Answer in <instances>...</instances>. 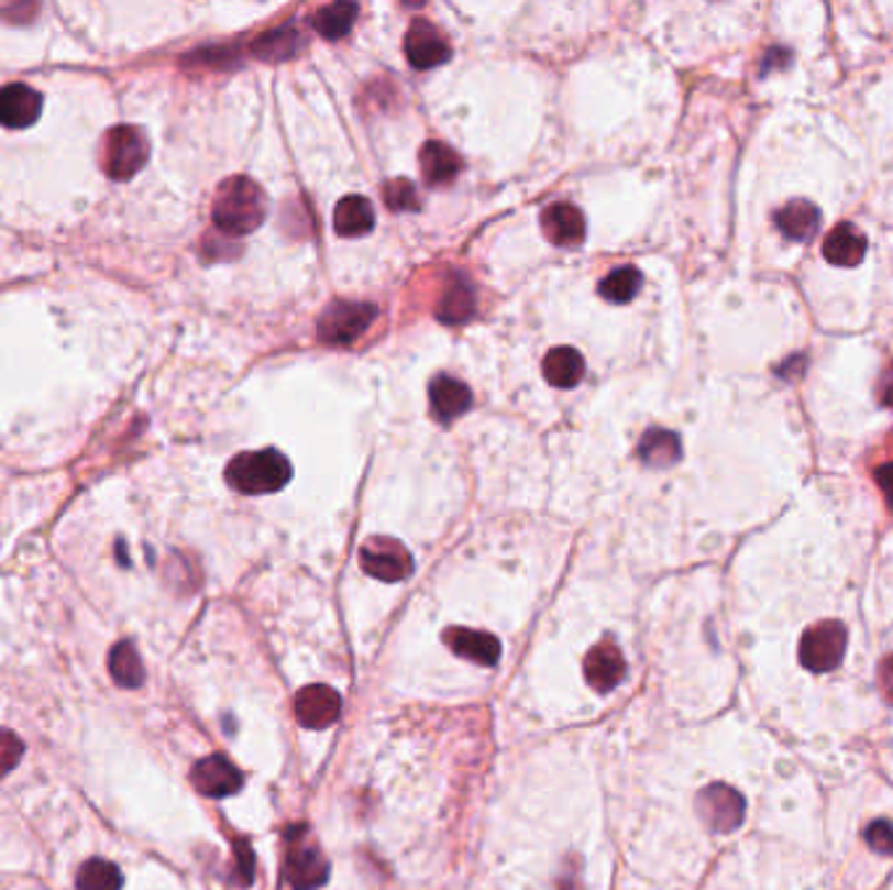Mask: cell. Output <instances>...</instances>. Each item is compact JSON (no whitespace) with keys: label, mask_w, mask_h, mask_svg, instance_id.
<instances>
[{"label":"cell","mask_w":893,"mask_h":890,"mask_svg":"<svg viewBox=\"0 0 893 890\" xmlns=\"http://www.w3.org/2000/svg\"><path fill=\"white\" fill-rule=\"evenodd\" d=\"M42 113V97L26 84H9L0 89V125L5 129H30Z\"/></svg>","instance_id":"12"},{"label":"cell","mask_w":893,"mask_h":890,"mask_svg":"<svg viewBox=\"0 0 893 890\" xmlns=\"http://www.w3.org/2000/svg\"><path fill=\"white\" fill-rule=\"evenodd\" d=\"M543 376L551 387L572 389L585 376V361L575 348H554L543 359Z\"/></svg>","instance_id":"21"},{"label":"cell","mask_w":893,"mask_h":890,"mask_svg":"<svg viewBox=\"0 0 893 890\" xmlns=\"http://www.w3.org/2000/svg\"><path fill=\"white\" fill-rule=\"evenodd\" d=\"M361 567L376 580L400 583L414 572V559H410L406 546L397 543L395 538H372L361 549Z\"/></svg>","instance_id":"7"},{"label":"cell","mask_w":893,"mask_h":890,"mask_svg":"<svg viewBox=\"0 0 893 890\" xmlns=\"http://www.w3.org/2000/svg\"><path fill=\"white\" fill-rule=\"evenodd\" d=\"M640 460L648 468H669L682 458L680 437L666 429H651L640 441Z\"/></svg>","instance_id":"23"},{"label":"cell","mask_w":893,"mask_h":890,"mask_svg":"<svg viewBox=\"0 0 893 890\" xmlns=\"http://www.w3.org/2000/svg\"><path fill=\"white\" fill-rule=\"evenodd\" d=\"M267 217V196L246 175H233L222 180L212 205V222L220 233L230 238L249 235Z\"/></svg>","instance_id":"1"},{"label":"cell","mask_w":893,"mask_h":890,"mask_svg":"<svg viewBox=\"0 0 893 890\" xmlns=\"http://www.w3.org/2000/svg\"><path fill=\"white\" fill-rule=\"evenodd\" d=\"M343 700L327 684H309L296 697V718L306 728H327L340 718Z\"/></svg>","instance_id":"10"},{"label":"cell","mask_w":893,"mask_h":890,"mask_svg":"<svg viewBox=\"0 0 893 890\" xmlns=\"http://www.w3.org/2000/svg\"><path fill=\"white\" fill-rule=\"evenodd\" d=\"M421 173L427 178V184L431 186H444L452 184L457 178L460 171H463V160L455 150L442 142H429L423 144L421 150Z\"/></svg>","instance_id":"19"},{"label":"cell","mask_w":893,"mask_h":890,"mask_svg":"<svg viewBox=\"0 0 893 890\" xmlns=\"http://www.w3.org/2000/svg\"><path fill=\"white\" fill-rule=\"evenodd\" d=\"M776 228L792 241H807L820 228V209L807 199H792L776 212Z\"/></svg>","instance_id":"18"},{"label":"cell","mask_w":893,"mask_h":890,"mask_svg":"<svg viewBox=\"0 0 893 890\" xmlns=\"http://www.w3.org/2000/svg\"><path fill=\"white\" fill-rule=\"evenodd\" d=\"M864 838H868V844L873 846L878 854H893V825L889 820H875V823H870Z\"/></svg>","instance_id":"31"},{"label":"cell","mask_w":893,"mask_h":890,"mask_svg":"<svg viewBox=\"0 0 893 890\" xmlns=\"http://www.w3.org/2000/svg\"><path fill=\"white\" fill-rule=\"evenodd\" d=\"M473 308H476V298H473L471 285L465 279H455L439 300L437 319L444 325H463L465 319L473 317Z\"/></svg>","instance_id":"24"},{"label":"cell","mask_w":893,"mask_h":890,"mask_svg":"<svg viewBox=\"0 0 893 890\" xmlns=\"http://www.w3.org/2000/svg\"><path fill=\"white\" fill-rule=\"evenodd\" d=\"M878 399H881V405H885V408L893 410V363L885 366L881 382H878Z\"/></svg>","instance_id":"34"},{"label":"cell","mask_w":893,"mask_h":890,"mask_svg":"<svg viewBox=\"0 0 893 890\" xmlns=\"http://www.w3.org/2000/svg\"><path fill=\"white\" fill-rule=\"evenodd\" d=\"M585 679H588L591 686L596 692H611L614 686L625 679V658L619 653L617 645L611 642H602L596 645V648L591 650L588 656H585Z\"/></svg>","instance_id":"13"},{"label":"cell","mask_w":893,"mask_h":890,"mask_svg":"<svg viewBox=\"0 0 893 890\" xmlns=\"http://www.w3.org/2000/svg\"><path fill=\"white\" fill-rule=\"evenodd\" d=\"M191 781L199 794H205L209 799H225L241 789L243 776L225 755H209V758L199 760L197 766H194Z\"/></svg>","instance_id":"9"},{"label":"cell","mask_w":893,"mask_h":890,"mask_svg":"<svg viewBox=\"0 0 893 890\" xmlns=\"http://www.w3.org/2000/svg\"><path fill=\"white\" fill-rule=\"evenodd\" d=\"M150 146L144 133L134 125H115L104 133L102 142V167L113 180H129L142 171Z\"/></svg>","instance_id":"3"},{"label":"cell","mask_w":893,"mask_h":890,"mask_svg":"<svg viewBox=\"0 0 893 890\" xmlns=\"http://www.w3.org/2000/svg\"><path fill=\"white\" fill-rule=\"evenodd\" d=\"M235 857H241V859H239V867H241V872H243V882H251V878H254V854H251L246 840H241V844H235Z\"/></svg>","instance_id":"35"},{"label":"cell","mask_w":893,"mask_h":890,"mask_svg":"<svg viewBox=\"0 0 893 890\" xmlns=\"http://www.w3.org/2000/svg\"><path fill=\"white\" fill-rule=\"evenodd\" d=\"M868 251V238L852 222H841L823 241V256L836 266H857Z\"/></svg>","instance_id":"17"},{"label":"cell","mask_w":893,"mask_h":890,"mask_svg":"<svg viewBox=\"0 0 893 890\" xmlns=\"http://www.w3.org/2000/svg\"><path fill=\"white\" fill-rule=\"evenodd\" d=\"M376 222L372 201L364 199V196H345V199L338 201V209H334V230H338L343 238H361L366 233H372Z\"/></svg>","instance_id":"20"},{"label":"cell","mask_w":893,"mask_h":890,"mask_svg":"<svg viewBox=\"0 0 893 890\" xmlns=\"http://www.w3.org/2000/svg\"><path fill=\"white\" fill-rule=\"evenodd\" d=\"M327 859L317 846L293 840L288 846V859H285V878L296 890H317L327 880Z\"/></svg>","instance_id":"11"},{"label":"cell","mask_w":893,"mask_h":890,"mask_svg":"<svg viewBox=\"0 0 893 890\" xmlns=\"http://www.w3.org/2000/svg\"><path fill=\"white\" fill-rule=\"evenodd\" d=\"M374 304H361V300H334L319 319V338L330 345H351L374 325L376 319Z\"/></svg>","instance_id":"4"},{"label":"cell","mask_w":893,"mask_h":890,"mask_svg":"<svg viewBox=\"0 0 893 890\" xmlns=\"http://www.w3.org/2000/svg\"><path fill=\"white\" fill-rule=\"evenodd\" d=\"M541 228L554 246H577L585 238V217L577 207L556 201L541 212Z\"/></svg>","instance_id":"14"},{"label":"cell","mask_w":893,"mask_h":890,"mask_svg":"<svg viewBox=\"0 0 893 890\" xmlns=\"http://www.w3.org/2000/svg\"><path fill=\"white\" fill-rule=\"evenodd\" d=\"M640 287H643V275H640L635 266H622V270L611 272L602 279L598 285V293L609 300V304H630V300L638 296Z\"/></svg>","instance_id":"27"},{"label":"cell","mask_w":893,"mask_h":890,"mask_svg":"<svg viewBox=\"0 0 893 890\" xmlns=\"http://www.w3.org/2000/svg\"><path fill=\"white\" fill-rule=\"evenodd\" d=\"M431 410H434L437 420L442 424H452V420L463 416V413L473 405V395L467 384L452 380V376H437L429 387Z\"/></svg>","instance_id":"16"},{"label":"cell","mask_w":893,"mask_h":890,"mask_svg":"<svg viewBox=\"0 0 893 890\" xmlns=\"http://www.w3.org/2000/svg\"><path fill=\"white\" fill-rule=\"evenodd\" d=\"M875 483L881 486V492L885 494V502L893 509V462H885L875 471Z\"/></svg>","instance_id":"33"},{"label":"cell","mask_w":893,"mask_h":890,"mask_svg":"<svg viewBox=\"0 0 893 890\" xmlns=\"http://www.w3.org/2000/svg\"><path fill=\"white\" fill-rule=\"evenodd\" d=\"M225 479L235 492L260 496V494H275L288 486L293 479V465L283 452L277 450H260V452H243L230 460Z\"/></svg>","instance_id":"2"},{"label":"cell","mask_w":893,"mask_h":890,"mask_svg":"<svg viewBox=\"0 0 893 890\" xmlns=\"http://www.w3.org/2000/svg\"><path fill=\"white\" fill-rule=\"evenodd\" d=\"M108 669L110 677L115 679V684L123 686V690H136V686L144 684V663L134 642L129 640L118 642L115 648L110 650Z\"/></svg>","instance_id":"22"},{"label":"cell","mask_w":893,"mask_h":890,"mask_svg":"<svg viewBox=\"0 0 893 890\" xmlns=\"http://www.w3.org/2000/svg\"><path fill=\"white\" fill-rule=\"evenodd\" d=\"M24 758V741L11 728L0 726V778H5Z\"/></svg>","instance_id":"30"},{"label":"cell","mask_w":893,"mask_h":890,"mask_svg":"<svg viewBox=\"0 0 893 890\" xmlns=\"http://www.w3.org/2000/svg\"><path fill=\"white\" fill-rule=\"evenodd\" d=\"M406 55L410 66L418 68V72H427V68H437L450 61L452 47L437 32L434 24H429L427 19H416L406 37Z\"/></svg>","instance_id":"8"},{"label":"cell","mask_w":893,"mask_h":890,"mask_svg":"<svg viewBox=\"0 0 893 890\" xmlns=\"http://www.w3.org/2000/svg\"><path fill=\"white\" fill-rule=\"evenodd\" d=\"M847 650V627L841 622H820L802 635L800 661L807 671L826 674L841 663Z\"/></svg>","instance_id":"5"},{"label":"cell","mask_w":893,"mask_h":890,"mask_svg":"<svg viewBox=\"0 0 893 890\" xmlns=\"http://www.w3.org/2000/svg\"><path fill=\"white\" fill-rule=\"evenodd\" d=\"M385 201L393 212H418L421 199H418L416 186L406 178H395L385 186Z\"/></svg>","instance_id":"29"},{"label":"cell","mask_w":893,"mask_h":890,"mask_svg":"<svg viewBox=\"0 0 893 890\" xmlns=\"http://www.w3.org/2000/svg\"><path fill=\"white\" fill-rule=\"evenodd\" d=\"M444 642L450 645V650L455 656L467 658V661L481 666H494L501 656V645L497 637L488 633H478V629L452 627L444 633Z\"/></svg>","instance_id":"15"},{"label":"cell","mask_w":893,"mask_h":890,"mask_svg":"<svg viewBox=\"0 0 893 890\" xmlns=\"http://www.w3.org/2000/svg\"><path fill=\"white\" fill-rule=\"evenodd\" d=\"M355 17H359V6L340 0V3H330L313 13V30L324 40H340L353 30Z\"/></svg>","instance_id":"25"},{"label":"cell","mask_w":893,"mask_h":890,"mask_svg":"<svg viewBox=\"0 0 893 890\" xmlns=\"http://www.w3.org/2000/svg\"><path fill=\"white\" fill-rule=\"evenodd\" d=\"M697 815L710 831L729 833L742 825L745 799L727 783H710L697 794Z\"/></svg>","instance_id":"6"},{"label":"cell","mask_w":893,"mask_h":890,"mask_svg":"<svg viewBox=\"0 0 893 890\" xmlns=\"http://www.w3.org/2000/svg\"><path fill=\"white\" fill-rule=\"evenodd\" d=\"M123 875L113 861L89 859L76 875V890H121Z\"/></svg>","instance_id":"26"},{"label":"cell","mask_w":893,"mask_h":890,"mask_svg":"<svg viewBox=\"0 0 893 890\" xmlns=\"http://www.w3.org/2000/svg\"><path fill=\"white\" fill-rule=\"evenodd\" d=\"M301 45H304V37H298L293 26H285V30H277V32L267 34V37L256 40L254 53L262 55V58L277 61V58H288V55L296 53Z\"/></svg>","instance_id":"28"},{"label":"cell","mask_w":893,"mask_h":890,"mask_svg":"<svg viewBox=\"0 0 893 890\" xmlns=\"http://www.w3.org/2000/svg\"><path fill=\"white\" fill-rule=\"evenodd\" d=\"M878 690H881L883 700L893 705V653H889L878 666Z\"/></svg>","instance_id":"32"}]
</instances>
